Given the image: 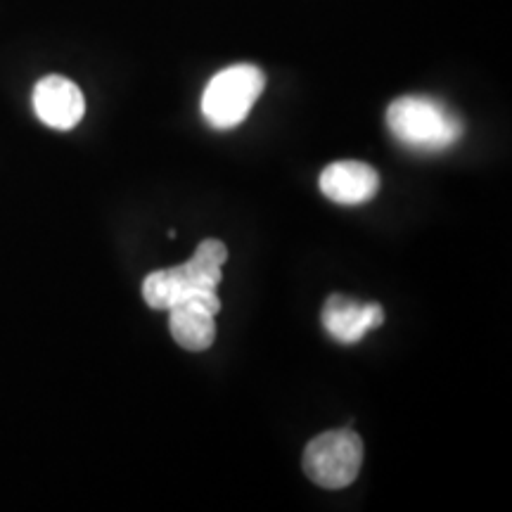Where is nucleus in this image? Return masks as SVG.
Listing matches in <instances>:
<instances>
[{
    "label": "nucleus",
    "instance_id": "nucleus-1",
    "mask_svg": "<svg viewBox=\"0 0 512 512\" xmlns=\"http://www.w3.org/2000/svg\"><path fill=\"white\" fill-rule=\"evenodd\" d=\"M228 261V247L221 240H202L190 261L181 266L152 271L143 280V299L150 309L169 311L192 297H207L221 285V268Z\"/></svg>",
    "mask_w": 512,
    "mask_h": 512
},
{
    "label": "nucleus",
    "instance_id": "nucleus-2",
    "mask_svg": "<svg viewBox=\"0 0 512 512\" xmlns=\"http://www.w3.org/2000/svg\"><path fill=\"white\" fill-rule=\"evenodd\" d=\"M387 128L403 147L413 152H444L463 138V121L425 95H406L387 107Z\"/></svg>",
    "mask_w": 512,
    "mask_h": 512
},
{
    "label": "nucleus",
    "instance_id": "nucleus-3",
    "mask_svg": "<svg viewBox=\"0 0 512 512\" xmlns=\"http://www.w3.org/2000/svg\"><path fill=\"white\" fill-rule=\"evenodd\" d=\"M264 86L266 76L256 64H233L221 69L202 93V117L216 131H230L249 117Z\"/></svg>",
    "mask_w": 512,
    "mask_h": 512
},
{
    "label": "nucleus",
    "instance_id": "nucleus-4",
    "mask_svg": "<svg viewBox=\"0 0 512 512\" xmlns=\"http://www.w3.org/2000/svg\"><path fill=\"white\" fill-rule=\"evenodd\" d=\"M304 472L320 489H347L363 465V441L354 430H332L309 441L304 451Z\"/></svg>",
    "mask_w": 512,
    "mask_h": 512
},
{
    "label": "nucleus",
    "instance_id": "nucleus-5",
    "mask_svg": "<svg viewBox=\"0 0 512 512\" xmlns=\"http://www.w3.org/2000/svg\"><path fill=\"white\" fill-rule=\"evenodd\" d=\"M221 311L219 294L192 297L169 309L171 337L185 351H207L216 339V313Z\"/></svg>",
    "mask_w": 512,
    "mask_h": 512
},
{
    "label": "nucleus",
    "instance_id": "nucleus-6",
    "mask_svg": "<svg viewBox=\"0 0 512 512\" xmlns=\"http://www.w3.org/2000/svg\"><path fill=\"white\" fill-rule=\"evenodd\" d=\"M34 112L43 124L55 131H72L86 114V100L74 81L53 74L36 83Z\"/></svg>",
    "mask_w": 512,
    "mask_h": 512
},
{
    "label": "nucleus",
    "instance_id": "nucleus-7",
    "mask_svg": "<svg viewBox=\"0 0 512 512\" xmlns=\"http://www.w3.org/2000/svg\"><path fill=\"white\" fill-rule=\"evenodd\" d=\"M323 328L339 344L361 342L368 332L384 323V309L380 304H358L347 294H330L320 313Z\"/></svg>",
    "mask_w": 512,
    "mask_h": 512
},
{
    "label": "nucleus",
    "instance_id": "nucleus-8",
    "mask_svg": "<svg viewBox=\"0 0 512 512\" xmlns=\"http://www.w3.org/2000/svg\"><path fill=\"white\" fill-rule=\"evenodd\" d=\"M320 192L330 202L344 204V207H358L373 200L380 190V176L373 166L356 159H342L325 166L320 174Z\"/></svg>",
    "mask_w": 512,
    "mask_h": 512
}]
</instances>
